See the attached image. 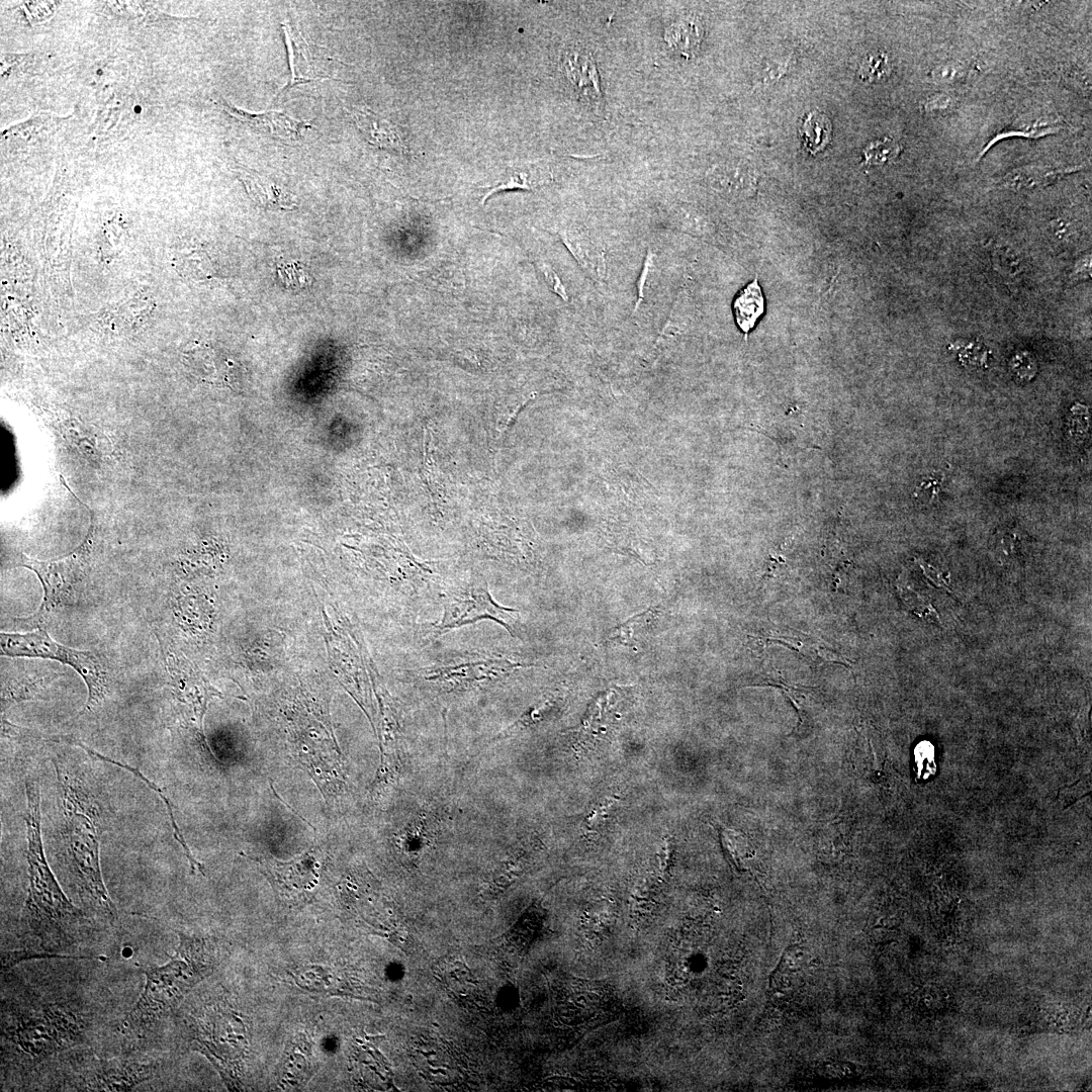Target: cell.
Returning <instances> with one entry per match:
<instances>
[{"label": "cell", "instance_id": "obj_8", "mask_svg": "<svg viewBox=\"0 0 1092 1092\" xmlns=\"http://www.w3.org/2000/svg\"><path fill=\"white\" fill-rule=\"evenodd\" d=\"M164 656L174 718L204 745L203 716L210 700L221 695L187 659L172 651H165Z\"/></svg>", "mask_w": 1092, "mask_h": 1092}, {"label": "cell", "instance_id": "obj_3", "mask_svg": "<svg viewBox=\"0 0 1092 1092\" xmlns=\"http://www.w3.org/2000/svg\"><path fill=\"white\" fill-rule=\"evenodd\" d=\"M210 967L205 942L180 934L175 956L165 965L146 971L144 991L128 1013L125 1026L138 1034L150 1030L208 974Z\"/></svg>", "mask_w": 1092, "mask_h": 1092}, {"label": "cell", "instance_id": "obj_11", "mask_svg": "<svg viewBox=\"0 0 1092 1092\" xmlns=\"http://www.w3.org/2000/svg\"><path fill=\"white\" fill-rule=\"evenodd\" d=\"M561 70L583 101L595 109L601 107L603 93L600 75L590 53L581 48L567 50L561 60Z\"/></svg>", "mask_w": 1092, "mask_h": 1092}, {"label": "cell", "instance_id": "obj_4", "mask_svg": "<svg viewBox=\"0 0 1092 1092\" xmlns=\"http://www.w3.org/2000/svg\"><path fill=\"white\" fill-rule=\"evenodd\" d=\"M2 1029L3 1038L28 1062H38L80 1042L86 1030L71 1003L50 1002L17 1011Z\"/></svg>", "mask_w": 1092, "mask_h": 1092}, {"label": "cell", "instance_id": "obj_12", "mask_svg": "<svg viewBox=\"0 0 1092 1092\" xmlns=\"http://www.w3.org/2000/svg\"><path fill=\"white\" fill-rule=\"evenodd\" d=\"M221 107L234 118L247 124L255 131H261L273 139L281 141H296L302 132L311 128L306 121L293 118L280 111H264L252 113L234 106L224 99L219 100Z\"/></svg>", "mask_w": 1092, "mask_h": 1092}, {"label": "cell", "instance_id": "obj_14", "mask_svg": "<svg viewBox=\"0 0 1092 1092\" xmlns=\"http://www.w3.org/2000/svg\"><path fill=\"white\" fill-rule=\"evenodd\" d=\"M560 238L582 270L597 283L608 278L605 247L586 230H564Z\"/></svg>", "mask_w": 1092, "mask_h": 1092}, {"label": "cell", "instance_id": "obj_32", "mask_svg": "<svg viewBox=\"0 0 1092 1092\" xmlns=\"http://www.w3.org/2000/svg\"><path fill=\"white\" fill-rule=\"evenodd\" d=\"M542 272L549 288L553 292L558 294L562 299L567 300L565 286L563 285L557 273L550 266L547 265H542Z\"/></svg>", "mask_w": 1092, "mask_h": 1092}, {"label": "cell", "instance_id": "obj_15", "mask_svg": "<svg viewBox=\"0 0 1092 1092\" xmlns=\"http://www.w3.org/2000/svg\"><path fill=\"white\" fill-rule=\"evenodd\" d=\"M235 171L258 206L269 210H292L297 207L295 195L282 185L250 169L239 167Z\"/></svg>", "mask_w": 1092, "mask_h": 1092}, {"label": "cell", "instance_id": "obj_16", "mask_svg": "<svg viewBox=\"0 0 1092 1092\" xmlns=\"http://www.w3.org/2000/svg\"><path fill=\"white\" fill-rule=\"evenodd\" d=\"M350 115L365 140L372 146L407 153L397 127L388 119L376 114L365 105H355L349 109Z\"/></svg>", "mask_w": 1092, "mask_h": 1092}, {"label": "cell", "instance_id": "obj_23", "mask_svg": "<svg viewBox=\"0 0 1092 1092\" xmlns=\"http://www.w3.org/2000/svg\"><path fill=\"white\" fill-rule=\"evenodd\" d=\"M1064 170H1051L1043 167L1028 166L1018 168L1007 174L1003 184L1007 188L1021 190L1046 186L1061 176Z\"/></svg>", "mask_w": 1092, "mask_h": 1092}, {"label": "cell", "instance_id": "obj_13", "mask_svg": "<svg viewBox=\"0 0 1092 1092\" xmlns=\"http://www.w3.org/2000/svg\"><path fill=\"white\" fill-rule=\"evenodd\" d=\"M265 872L273 878L279 891L287 897H297L311 890L318 877L313 853L307 852L290 862L265 859L261 861Z\"/></svg>", "mask_w": 1092, "mask_h": 1092}, {"label": "cell", "instance_id": "obj_9", "mask_svg": "<svg viewBox=\"0 0 1092 1092\" xmlns=\"http://www.w3.org/2000/svg\"><path fill=\"white\" fill-rule=\"evenodd\" d=\"M524 666L505 656L481 657L429 668L425 679L444 687L469 688L500 679Z\"/></svg>", "mask_w": 1092, "mask_h": 1092}, {"label": "cell", "instance_id": "obj_10", "mask_svg": "<svg viewBox=\"0 0 1092 1092\" xmlns=\"http://www.w3.org/2000/svg\"><path fill=\"white\" fill-rule=\"evenodd\" d=\"M159 1066L127 1060H101L88 1072L79 1090L129 1091L136 1085L154 1078Z\"/></svg>", "mask_w": 1092, "mask_h": 1092}, {"label": "cell", "instance_id": "obj_19", "mask_svg": "<svg viewBox=\"0 0 1092 1092\" xmlns=\"http://www.w3.org/2000/svg\"><path fill=\"white\" fill-rule=\"evenodd\" d=\"M764 311V297L757 277L747 284L733 301L735 322L745 339Z\"/></svg>", "mask_w": 1092, "mask_h": 1092}, {"label": "cell", "instance_id": "obj_17", "mask_svg": "<svg viewBox=\"0 0 1092 1092\" xmlns=\"http://www.w3.org/2000/svg\"><path fill=\"white\" fill-rule=\"evenodd\" d=\"M281 25L290 69V78L281 92L300 84L329 79V77L317 76L313 73L310 51L299 29L289 21Z\"/></svg>", "mask_w": 1092, "mask_h": 1092}, {"label": "cell", "instance_id": "obj_25", "mask_svg": "<svg viewBox=\"0 0 1092 1092\" xmlns=\"http://www.w3.org/2000/svg\"><path fill=\"white\" fill-rule=\"evenodd\" d=\"M805 148L812 154L822 151L831 138V123L822 113L812 112L800 129Z\"/></svg>", "mask_w": 1092, "mask_h": 1092}, {"label": "cell", "instance_id": "obj_18", "mask_svg": "<svg viewBox=\"0 0 1092 1092\" xmlns=\"http://www.w3.org/2000/svg\"><path fill=\"white\" fill-rule=\"evenodd\" d=\"M710 186L729 197L748 195L754 188V175L741 163H723L713 167L707 175Z\"/></svg>", "mask_w": 1092, "mask_h": 1092}, {"label": "cell", "instance_id": "obj_6", "mask_svg": "<svg viewBox=\"0 0 1092 1092\" xmlns=\"http://www.w3.org/2000/svg\"><path fill=\"white\" fill-rule=\"evenodd\" d=\"M90 543L87 537L86 542L84 540L74 552L52 560L39 561L21 555L20 564L35 572L39 578L43 598L32 616L19 618L18 622L40 628L54 612L73 602L78 585L85 575L86 554Z\"/></svg>", "mask_w": 1092, "mask_h": 1092}, {"label": "cell", "instance_id": "obj_34", "mask_svg": "<svg viewBox=\"0 0 1092 1092\" xmlns=\"http://www.w3.org/2000/svg\"><path fill=\"white\" fill-rule=\"evenodd\" d=\"M1000 269H1005L1008 273L1014 274L1019 266V260L1015 253L1010 252L1008 249L998 250L995 255Z\"/></svg>", "mask_w": 1092, "mask_h": 1092}, {"label": "cell", "instance_id": "obj_22", "mask_svg": "<svg viewBox=\"0 0 1092 1092\" xmlns=\"http://www.w3.org/2000/svg\"><path fill=\"white\" fill-rule=\"evenodd\" d=\"M185 362L193 373L205 380L228 376L223 370L230 363L229 360L206 345L200 344L189 349L185 353Z\"/></svg>", "mask_w": 1092, "mask_h": 1092}, {"label": "cell", "instance_id": "obj_29", "mask_svg": "<svg viewBox=\"0 0 1092 1092\" xmlns=\"http://www.w3.org/2000/svg\"><path fill=\"white\" fill-rule=\"evenodd\" d=\"M900 147L891 139H884L871 144L864 150V158L869 164H884L898 156Z\"/></svg>", "mask_w": 1092, "mask_h": 1092}, {"label": "cell", "instance_id": "obj_21", "mask_svg": "<svg viewBox=\"0 0 1092 1092\" xmlns=\"http://www.w3.org/2000/svg\"><path fill=\"white\" fill-rule=\"evenodd\" d=\"M551 181V171L543 164H527L511 171L504 180L494 186L485 196L508 189L533 190Z\"/></svg>", "mask_w": 1092, "mask_h": 1092}, {"label": "cell", "instance_id": "obj_5", "mask_svg": "<svg viewBox=\"0 0 1092 1092\" xmlns=\"http://www.w3.org/2000/svg\"><path fill=\"white\" fill-rule=\"evenodd\" d=\"M1 655L51 659L75 669L88 690V699L81 711H93L109 694L110 677L100 658L93 652L77 650L55 641L42 628L26 633H0Z\"/></svg>", "mask_w": 1092, "mask_h": 1092}, {"label": "cell", "instance_id": "obj_33", "mask_svg": "<svg viewBox=\"0 0 1092 1092\" xmlns=\"http://www.w3.org/2000/svg\"><path fill=\"white\" fill-rule=\"evenodd\" d=\"M952 99L948 95H936L931 97L925 102V110L929 113H943L948 111L952 106Z\"/></svg>", "mask_w": 1092, "mask_h": 1092}, {"label": "cell", "instance_id": "obj_31", "mask_svg": "<svg viewBox=\"0 0 1092 1092\" xmlns=\"http://www.w3.org/2000/svg\"><path fill=\"white\" fill-rule=\"evenodd\" d=\"M963 72V68L958 64H944L933 71V79L937 82L948 83L962 77Z\"/></svg>", "mask_w": 1092, "mask_h": 1092}, {"label": "cell", "instance_id": "obj_24", "mask_svg": "<svg viewBox=\"0 0 1092 1092\" xmlns=\"http://www.w3.org/2000/svg\"><path fill=\"white\" fill-rule=\"evenodd\" d=\"M78 746L80 748H82L83 750H85L90 756H94V757H96V758H98L100 760L110 762L112 764L118 765L119 767L127 769L128 771L133 774L135 777L140 778L142 780V782H144L146 785H148L149 788L152 791L156 792L159 795V797L164 801V803H165V805H166V807L168 809V814H169L170 821H171V824H172V827H173L175 839L182 846V848L184 850V853H185L186 857L188 858V860L190 862V866H195L197 863V860H195V858L192 856L191 851L188 848V846H187V844H186V842H185V840L183 838V835L181 834V832L179 830V827H178V825H177V823L175 821V816H174V812H173V809H172V804H171L170 800L167 798V796L164 794V792L161 790V788L157 787L154 783H152L150 780H148L142 772H140L138 769L129 766L128 764L121 763V762L113 760V759H111V758H109V757H107V756H105L103 754H100L99 752H97L94 749L90 748L89 746L85 745L81 741L79 742Z\"/></svg>", "mask_w": 1092, "mask_h": 1092}, {"label": "cell", "instance_id": "obj_7", "mask_svg": "<svg viewBox=\"0 0 1092 1092\" xmlns=\"http://www.w3.org/2000/svg\"><path fill=\"white\" fill-rule=\"evenodd\" d=\"M443 614L434 624L437 632L444 633L482 620H491L516 636L514 623L518 611L496 603L483 579L452 585L443 593Z\"/></svg>", "mask_w": 1092, "mask_h": 1092}, {"label": "cell", "instance_id": "obj_1", "mask_svg": "<svg viewBox=\"0 0 1092 1092\" xmlns=\"http://www.w3.org/2000/svg\"><path fill=\"white\" fill-rule=\"evenodd\" d=\"M60 808L61 836L69 870L79 894L99 915L114 922L118 915L100 868V841L104 830L101 808L77 775L55 762Z\"/></svg>", "mask_w": 1092, "mask_h": 1092}, {"label": "cell", "instance_id": "obj_20", "mask_svg": "<svg viewBox=\"0 0 1092 1092\" xmlns=\"http://www.w3.org/2000/svg\"><path fill=\"white\" fill-rule=\"evenodd\" d=\"M703 34V26L699 20L684 17L673 21L666 27L664 40L674 51L690 57L698 51Z\"/></svg>", "mask_w": 1092, "mask_h": 1092}, {"label": "cell", "instance_id": "obj_30", "mask_svg": "<svg viewBox=\"0 0 1092 1092\" xmlns=\"http://www.w3.org/2000/svg\"><path fill=\"white\" fill-rule=\"evenodd\" d=\"M890 66L888 58L885 54H874L867 57L860 67L859 74L862 79L868 81H878L883 79L889 72Z\"/></svg>", "mask_w": 1092, "mask_h": 1092}, {"label": "cell", "instance_id": "obj_2", "mask_svg": "<svg viewBox=\"0 0 1092 1092\" xmlns=\"http://www.w3.org/2000/svg\"><path fill=\"white\" fill-rule=\"evenodd\" d=\"M28 891L22 918L28 931L52 951L70 943L84 913L63 892L44 855L40 833V794L36 783H25Z\"/></svg>", "mask_w": 1092, "mask_h": 1092}, {"label": "cell", "instance_id": "obj_27", "mask_svg": "<svg viewBox=\"0 0 1092 1092\" xmlns=\"http://www.w3.org/2000/svg\"><path fill=\"white\" fill-rule=\"evenodd\" d=\"M720 839L724 852L737 867H741L744 860L754 856L753 844L745 834L723 828L720 831Z\"/></svg>", "mask_w": 1092, "mask_h": 1092}, {"label": "cell", "instance_id": "obj_26", "mask_svg": "<svg viewBox=\"0 0 1092 1092\" xmlns=\"http://www.w3.org/2000/svg\"><path fill=\"white\" fill-rule=\"evenodd\" d=\"M56 676H60V674ZM56 676L53 674L50 676L22 679L13 685H6L2 688L1 693V712L4 713L5 710L14 704L36 698L44 687Z\"/></svg>", "mask_w": 1092, "mask_h": 1092}, {"label": "cell", "instance_id": "obj_28", "mask_svg": "<svg viewBox=\"0 0 1092 1092\" xmlns=\"http://www.w3.org/2000/svg\"><path fill=\"white\" fill-rule=\"evenodd\" d=\"M277 271L281 282L290 290H302L311 283V277L297 262L280 263Z\"/></svg>", "mask_w": 1092, "mask_h": 1092}]
</instances>
